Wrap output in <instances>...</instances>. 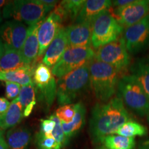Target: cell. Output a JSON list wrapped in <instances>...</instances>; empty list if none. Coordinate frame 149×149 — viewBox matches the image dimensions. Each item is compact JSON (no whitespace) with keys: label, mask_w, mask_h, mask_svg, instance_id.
Masks as SVG:
<instances>
[{"label":"cell","mask_w":149,"mask_h":149,"mask_svg":"<svg viewBox=\"0 0 149 149\" xmlns=\"http://www.w3.org/2000/svg\"><path fill=\"white\" fill-rule=\"evenodd\" d=\"M36 66V63H34L14 71L0 72V81L16 83L22 86L34 84L33 77Z\"/></svg>","instance_id":"cell-18"},{"label":"cell","mask_w":149,"mask_h":149,"mask_svg":"<svg viewBox=\"0 0 149 149\" xmlns=\"http://www.w3.org/2000/svg\"><path fill=\"white\" fill-rule=\"evenodd\" d=\"M28 64L24 63L20 51L5 47L4 53L0 58V72L14 71Z\"/></svg>","instance_id":"cell-23"},{"label":"cell","mask_w":149,"mask_h":149,"mask_svg":"<svg viewBox=\"0 0 149 149\" xmlns=\"http://www.w3.org/2000/svg\"><path fill=\"white\" fill-rule=\"evenodd\" d=\"M23 117V108L17 97L11 102L6 113L0 116V129L5 130L15 127L21 122Z\"/></svg>","instance_id":"cell-21"},{"label":"cell","mask_w":149,"mask_h":149,"mask_svg":"<svg viewBox=\"0 0 149 149\" xmlns=\"http://www.w3.org/2000/svg\"><path fill=\"white\" fill-rule=\"evenodd\" d=\"M47 13L48 10L39 0H18L7 3L3 8L2 17L32 26L44 20Z\"/></svg>","instance_id":"cell-5"},{"label":"cell","mask_w":149,"mask_h":149,"mask_svg":"<svg viewBox=\"0 0 149 149\" xmlns=\"http://www.w3.org/2000/svg\"><path fill=\"white\" fill-rule=\"evenodd\" d=\"M96 149H107V148H106V147H105V146H104V145H103V146H101L98 147V148H97Z\"/></svg>","instance_id":"cell-40"},{"label":"cell","mask_w":149,"mask_h":149,"mask_svg":"<svg viewBox=\"0 0 149 149\" xmlns=\"http://www.w3.org/2000/svg\"><path fill=\"white\" fill-rule=\"evenodd\" d=\"M40 133L44 135L51 136L55 127V122L51 118L42 119L40 120Z\"/></svg>","instance_id":"cell-32"},{"label":"cell","mask_w":149,"mask_h":149,"mask_svg":"<svg viewBox=\"0 0 149 149\" xmlns=\"http://www.w3.org/2000/svg\"><path fill=\"white\" fill-rule=\"evenodd\" d=\"M39 1L43 6H44L48 12L55 8L57 4V1H53V0H39Z\"/></svg>","instance_id":"cell-34"},{"label":"cell","mask_w":149,"mask_h":149,"mask_svg":"<svg viewBox=\"0 0 149 149\" xmlns=\"http://www.w3.org/2000/svg\"><path fill=\"white\" fill-rule=\"evenodd\" d=\"M129 120L130 115L119 97L96 104L91 111L89 122L91 140L94 144L102 143L106 137L115 134L121 126Z\"/></svg>","instance_id":"cell-1"},{"label":"cell","mask_w":149,"mask_h":149,"mask_svg":"<svg viewBox=\"0 0 149 149\" xmlns=\"http://www.w3.org/2000/svg\"><path fill=\"white\" fill-rule=\"evenodd\" d=\"M117 97L124 105L139 116H146L149 111V96L133 75L122 76L117 86Z\"/></svg>","instance_id":"cell-4"},{"label":"cell","mask_w":149,"mask_h":149,"mask_svg":"<svg viewBox=\"0 0 149 149\" xmlns=\"http://www.w3.org/2000/svg\"><path fill=\"white\" fill-rule=\"evenodd\" d=\"M91 44L93 48L98 49L120 38L123 28L109 10L104 11L92 23Z\"/></svg>","instance_id":"cell-6"},{"label":"cell","mask_w":149,"mask_h":149,"mask_svg":"<svg viewBox=\"0 0 149 149\" xmlns=\"http://www.w3.org/2000/svg\"><path fill=\"white\" fill-rule=\"evenodd\" d=\"M112 1L109 0H87L84 3L74 23H86L92 25L97 17L104 11L109 10Z\"/></svg>","instance_id":"cell-15"},{"label":"cell","mask_w":149,"mask_h":149,"mask_svg":"<svg viewBox=\"0 0 149 149\" xmlns=\"http://www.w3.org/2000/svg\"><path fill=\"white\" fill-rule=\"evenodd\" d=\"M133 0H116V1H112V6H115V8L125 6L133 2Z\"/></svg>","instance_id":"cell-35"},{"label":"cell","mask_w":149,"mask_h":149,"mask_svg":"<svg viewBox=\"0 0 149 149\" xmlns=\"http://www.w3.org/2000/svg\"><path fill=\"white\" fill-rule=\"evenodd\" d=\"M2 19H3V17H2V15L1 13V11H0V24H1V22H2Z\"/></svg>","instance_id":"cell-41"},{"label":"cell","mask_w":149,"mask_h":149,"mask_svg":"<svg viewBox=\"0 0 149 149\" xmlns=\"http://www.w3.org/2000/svg\"><path fill=\"white\" fill-rule=\"evenodd\" d=\"M33 81L37 92H45L57 85L52 70L42 62L37 64L35 68Z\"/></svg>","instance_id":"cell-17"},{"label":"cell","mask_w":149,"mask_h":149,"mask_svg":"<svg viewBox=\"0 0 149 149\" xmlns=\"http://www.w3.org/2000/svg\"><path fill=\"white\" fill-rule=\"evenodd\" d=\"M138 149H149V139L141 142Z\"/></svg>","instance_id":"cell-37"},{"label":"cell","mask_w":149,"mask_h":149,"mask_svg":"<svg viewBox=\"0 0 149 149\" xmlns=\"http://www.w3.org/2000/svg\"><path fill=\"white\" fill-rule=\"evenodd\" d=\"M57 98L60 106L72 104L91 88L89 63L79 67L57 81Z\"/></svg>","instance_id":"cell-3"},{"label":"cell","mask_w":149,"mask_h":149,"mask_svg":"<svg viewBox=\"0 0 149 149\" xmlns=\"http://www.w3.org/2000/svg\"><path fill=\"white\" fill-rule=\"evenodd\" d=\"M23 110L30 104L36 102V91L35 84L22 86L19 95L17 97Z\"/></svg>","instance_id":"cell-27"},{"label":"cell","mask_w":149,"mask_h":149,"mask_svg":"<svg viewBox=\"0 0 149 149\" xmlns=\"http://www.w3.org/2000/svg\"><path fill=\"white\" fill-rule=\"evenodd\" d=\"M10 105V103L6 98L0 97V116H2L6 113Z\"/></svg>","instance_id":"cell-33"},{"label":"cell","mask_w":149,"mask_h":149,"mask_svg":"<svg viewBox=\"0 0 149 149\" xmlns=\"http://www.w3.org/2000/svg\"><path fill=\"white\" fill-rule=\"evenodd\" d=\"M95 56V51L92 47H68L52 68L53 75L60 79L79 67L90 63Z\"/></svg>","instance_id":"cell-7"},{"label":"cell","mask_w":149,"mask_h":149,"mask_svg":"<svg viewBox=\"0 0 149 149\" xmlns=\"http://www.w3.org/2000/svg\"><path fill=\"white\" fill-rule=\"evenodd\" d=\"M6 96L9 100H15L21 91V86L18 84L6 81Z\"/></svg>","instance_id":"cell-31"},{"label":"cell","mask_w":149,"mask_h":149,"mask_svg":"<svg viewBox=\"0 0 149 149\" xmlns=\"http://www.w3.org/2000/svg\"><path fill=\"white\" fill-rule=\"evenodd\" d=\"M146 117H147V121H148V123L149 124V111L148 113V114L146 115Z\"/></svg>","instance_id":"cell-42"},{"label":"cell","mask_w":149,"mask_h":149,"mask_svg":"<svg viewBox=\"0 0 149 149\" xmlns=\"http://www.w3.org/2000/svg\"><path fill=\"white\" fill-rule=\"evenodd\" d=\"M52 120H53L55 122V127L54 128V130L51 134V137L55 138L56 140L58 141L59 143L62 145L63 147L66 146L68 144V141L66 140V136L64 133V130L62 129V126H61V123L59 119L56 116L55 114L51 115L49 117Z\"/></svg>","instance_id":"cell-30"},{"label":"cell","mask_w":149,"mask_h":149,"mask_svg":"<svg viewBox=\"0 0 149 149\" xmlns=\"http://www.w3.org/2000/svg\"><path fill=\"white\" fill-rule=\"evenodd\" d=\"M95 59L111 65L120 73L125 71L130 64V57L123 37L97 49Z\"/></svg>","instance_id":"cell-8"},{"label":"cell","mask_w":149,"mask_h":149,"mask_svg":"<svg viewBox=\"0 0 149 149\" xmlns=\"http://www.w3.org/2000/svg\"><path fill=\"white\" fill-rule=\"evenodd\" d=\"M31 140V130L25 126L12 128L6 134L8 149H29Z\"/></svg>","instance_id":"cell-19"},{"label":"cell","mask_w":149,"mask_h":149,"mask_svg":"<svg viewBox=\"0 0 149 149\" xmlns=\"http://www.w3.org/2000/svg\"><path fill=\"white\" fill-rule=\"evenodd\" d=\"M75 107L76 113L72 122L68 124L61 122L62 129L64 130L68 142L70 138L75 135L83 128L85 124V116L86 110L84 104L81 102H78L75 104Z\"/></svg>","instance_id":"cell-22"},{"label":"cell","mask_w":149,"mask_h":149,"mask_svg":"<svg viewBox=\"0 0 149 149\" xmlns=\"http://www.w3.org/2000/svg\"><path fill=\"white\" fill-rule=\"evenodd\" d=\"M123 38L128 53L135 55L146 50L149 47V14L124 29Z\"/></svg>","instance_id":"cell-9"},{"label":"cell","mask_w":149,"mask_h":149,"mask_svg":"<svg viewBox=\"0 0 149 149\" xmlns=\"http://www.w3.org/2000/svg\"><path fill=\"white\" fill-rule=\"evenodd\" d=\"M68 47H91L92 26L86 23H74L66 28Z\"/></svg>","instance_id":"cell-13"},{"label":"cell","mask_w":149,"mask_h":149,"mask_svg":"<svg viewBox=\"0 0 149 149\" xmlns=\"http://www.w3.org/2000/svg\"><path fill=\"white\" fill-rule=\"evenodd\" d=\"M44 20L35 25L29 27L27 37L22 47L21 55L26 64H33L37 62L40 45L38 40V31Z\"/></svg>","instance_id":"cell-16"},{"label":"cell","mask_w":149,"mask_h":149,"mask_svg":"<svg viewBox=\"0 0 149 149\" xmlns=\"http://www.w3.org/2000/svg\"><path fill=\"white\" fill-rule=\"evenodd\" d=\"M84 0H65L61 1L54 8L53 12L58 17L61 23L71 20L75 22L80 10L82 8Z\"/></svg>","instance_id":"cell-20"},{"label":"cell","mask_w":149,"mask_h":149,"mask_svg":"<svg viewBox=\"0 0 149 149\" xmlns=\"http://www.w3.org/2000/svg\"><path fill=\"white\" fill-rule=\"evenodd\" d=\"M102 143L107 149H135L136 145L135 138L116 134L106 137Z\"/></svg>","instance_id":"cell-25"},{"label":"cell","mask_w":149,"mask_h":149,"mask_svg":"<svg viewBox=\"0 0 149 149\" xmlns=\"http://www.w3.org/2000/svg\"><path fill=\"white\" fill-rule=\"evenodd\" d=\"M0 149H8V144L4 137V130L0 129Z\"/></svg>","instance_id":"cell-36"},{"label":"cell","mask_w":149,"mask_h":149,"mask_svg":"<svg viewBox=\"0 0 149 149\" xmlns=\"http://www.w3.org/2000/svg\"><path fill=\"white\" fill-rule=\"evenodd\" d=\"M29 27L16 20H8L0 25V39L5 47L21 51L27 37Z\"/></svg>","instance_id":"cell-11"},{"label":"cell","mask_w":149,"mask_h":149,"mask_svg":"<svg viewBox=\"0 0 149 149\" xmlns=\"http://www.w3.org/2000/svg\"><path fill=\"white\" fill-rule=\"evenodd\" d=\"M61 23L58 17L52 12L41 24L38 31V40L40 50L37 61L46 53L48 46L51 44L58 32Z\"/></svg>","instance_id":"cell-12"},{"label":"cell","mask_w":149,"mask_h":149,"mask_svg":"<svg viewBox=\"0 0 149 149\" xmlns=\"http://www.w3.org/2000/svg\"><path fill=\"white\" fill-rule=\"evenodd\" d=\"M147 133L148 129L146 126L135 121L129 120L121 126L115 134L134 138L135 137H143Z\"/></svg>","instance_id":"cell-26"},{"label":"cell","mask_w":149,"mask_h":149,"mask_svg":"<svg viewBox=\"0 0 149 149\" xmlns=\"http://www.w3.org/2000/svg\"><path fill=\"white\" fill-rule=\"evenodd\" d=\"M8 1H4V0H0V8L1 7H4L7 4V3H8Z\"/></svg>","instance_id":"cell-39"},{"label":"cell","mask_w":149,"mask_h":149,"mask_svg":"<svg viewBox=\"0 0 149 149\" xmlns=\"http://www.w3.org/2000/svg\"><path fill=\"white\" fill-rule=\"evenodd\" d=\"M76 113V107L74 104H68V105L61 106L59 109L56 110L55 114L60 120L61 122L68 123L71 122L73 120Z\"/></svg>","instance_id":"cell-29"},{"label":"cell","mask_w":149,"mask_h":149,"mask_svg":"<svg viewBox=\"0 0 149 149\" xmlns=\"http://www.w3.org/2000/svg\"><path fill=\"white\" fill-rule=\"evenodd\" d=\"M68 47L66 28L61 26L55 39L46 50L43 58V63L50 68L53 67L62 57Z\"/></svg>","instance_id":"cell-14"},{"label":"cell","mask_w":149,"mask_h":149,"mask_svg":"<svg viewBox=\"0 0 149 149\" xmlns=\"http://www.w3.org/2000/svg\"><path fill=\"white\" fill-rule=\"evenodd\" d=\"M4 51H5L4 44H3V42L1 41V39H0V58H1V56L3 55V53H4Z\"/></svg>","instance_id":"cell-38"},{"label":"cell","mask_w":149,"mask_h":149,"mask_svg":"<svg viewBox=\"0 0 149 149\" xmlns=\"http://www.w3.org/2000/svg\"><path fill=\"white\" fill-rule=\"evenodd\" d=\"M91 88L97 100L107 102L117 91L120 72L111 65L93 59L89 63Z\"/></svg>","instance_id":"cell-2"},{"label":"cell","mask_w":149,"mask_h":149,"mask_svg":"<svg viewBox=\"0 0 149 149\" xmlns=\"http://www.w3.org/2000/svg\"><path fill=\"white\" fill-rule=\"evenodd\" d=\"M110 10V9H109ZM115 19L124 29L131 26L149 14L148 0H133L125 6L115 8L111 11Z\"/></svg>","instance_id":"cell-10"},{"label":"cell","mask_w":149,"mask_h":149,"mask_svg":"<svg viewBox=\"0 0 149 149\" xmlns=\"http://www.w3.org/2000/svg\"><path fill=\"white\" fill-rule=\"evenodd\" d=\"M130 72L149 96V56L137 59L130 66Z\"/></svg>","instance_id":"cell-24"},{"label":"cell","mask_w":149,"mask_h":149,"mask_svg":"<svg viewBox=\"0 0 149 149\" xmlns=\"http://www.w3.org/2000/svg\"><path fill=\"white\" fill-rule=\"evenodd\" d=\"M36 142L40 149H61L63 146L51 136H46L40 132L36 135Z\"/></svg>","instance_id":"cell-28"}]
</instances>
